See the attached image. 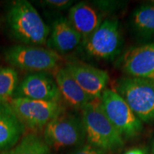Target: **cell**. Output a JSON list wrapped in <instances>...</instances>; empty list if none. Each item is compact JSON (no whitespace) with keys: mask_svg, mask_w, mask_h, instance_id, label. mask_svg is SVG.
Here are the masks:
<instances>
[{"mask_svg":"<svg viewBox=\"0 0 154 154\" xmlns=\"http://www.w3.org/2000/svg\"><path fill=\"white\" fill-rule=\"evenodd\" d=\"M0 154H53L43 137L34 133L25 135L11 149Z\"/></svg>","mask_w":154,"mask_h":154,"instance_id":"obj_17","label":"cell"},{"mask_svg":"<svg viewBox=\"0 0 154 154\" xmlns=\"http://www.w3.org/2000/svg\"><path fill=\"white\" fill-rule=\"evenodd\" d=\"M11 106L26 129L32 133L44 130L51 120L65 111L60 102L12 98Z\"/></svg>","mask_w":154,"mask_h":154,"instance_id":"obj_6","label":"cell"},{"mask_svg":"<svg viewBox=\"0 0 154 154\" xmlns=\"http://www.w3.org/2000/svg\"><path fill=\"white\" fill-rule=\"evenodd\" d=\"M43 138L56 151L82 145L86 135L82 116L63 111L44 128Z\"/></svg>","mask_w":154,"mask_h":154,"instance_id":"obj_5","label":"cell"},{"mask_svg":"<svg viewBox=\"0 0 154 154\" xmlns=\"http://www.w3.org/2000/svg\"><path fill=\"white\" fill-rule=\"evenodd\" d=\"M151 154H154V138H153V139L152 140V142H151Z\"/></svg>","mask_w":154,"mask_h":154,"instance_id":"obj_22","label":"cell"},{"mask_svg":"<svg viewBox=\"0 0 154 154\" xmlns=\"http://www.w3.org/2000/svg\"><path fill=\"white\" fill-rule=\"evenodd\" d=\"M124 154H147L146 152L143 150L140 149H134L128 150V151H126Z\"/></svg>","mask_w":154,"mask_h":154,"instance_id":"obj_21","label":"cell"},{"mask_svg":"<svg viewBox=\"0 0 154 154\" xmlns=\"http://www.w3.org/2000/svg\"><path fill=\"white\" fill-rule=\"evenodd\" d=\"M116 91L141 122L154 121V81L134 76L117 81Z\"/></svg>","mask_w":154,"mask_h":154,"instance_id":"obj_4","label":"cell"},{"mask_svg":"<svg viewBox=\"0 0 154 154\" xmlns=\"http://www.w3.org/2000/svg\"><path fill=\"white\" fill-rule=\"evenodd\" d=\"M7 26L15 39L24 45H47L50 29L29 2L11 3L7 13Z\"/></svg>","mask_w":154,"mask_h":154,"instance_id":"obj_1","label":"cell"},{"mask_svg":"<svg viewBox=\"0 0 154 154\" xmlns=\"http://www.w3.org/2000/svg\"><path fill=\"white\" fill-rule=\"evenodd\" d=\"M13 98L60 102L61 96L54 78L49 73H30L19 82Z\"/></svg>","mask_w":154,"mask_h":154,"instance_id":"obj_9","label":"cell"},{"mask_svg":"<svg viewBox=\"0 0 154 154\" xmlns=\"http://www.w3.org/2000/svg\"><path fill=\"white\" fill-rule=\"evenodd\" d=\"M82 38L64 17L56 19L50 29L47 46L59 54H66L76 49Z\"/></svg>","mask_w":154,"mask_h":154,"instance_id":"obj_12","label":"cell"},{"mask_svg":"<svg viewBox=\"0 0 154 154\" xmlns=\"http://www.w3.org/2000/svg\"><path fill=\"white\" fill-rule=\"evenodd\" d=\"M100 104L107 118L122 136L135 137L142 131V122L116 91L105 89L100 97Z\"/></svg>","mask_w":154,"mask_h":154,"instance_id":"obj_8","label":"cell"},{"mask_svg":"<svg viewBox=\"0 0 154 154\" xmlns=\"http://www.w3.org/2000/svg\"><path fill=\"white\" fill-rule=\"evenodd\" d=\"M119 66L129 76L154 81V41L127 50Z\"/></svg>","mask_w":154,"mask_h":154,"instance_id":"obj_11","label":"cell"},{"mask_svg":"<svg viewBox=\"0 0 154 154\" xmlns=\"http://www.w3.org/2000/svg\"><path fill=\"white\" fill-rule=\"evenodd\" d=\"M25 131L9 101H0V153L16 146Z\"/></svg>","mask_w":154,"mask_h":154,"instance_id":"obj_13","label":"cell"},{"mask_svg":"<svg viewBox=\"0 0 154 154\" xmlns=\"http://www.w3.org/2000/svg\"><path fill=\"white\" fill-rule=\"evenodd\" d=\"M88 143L103 151H116L124 146L123 136L102 110L100 99H94L82 110Z\"/></svg>","mask_w":154,"mask_h":154,"instance_id":"obj_2","label":"cell"},{"mask_svg":"<svg viewBox=\"0 0 154 154\" xmlns=\"http://www.w3.org/2000/svg\"><path fill=\"white\" fill-rule=\"evenodd\" d=\"M43 7L52 10H65L71 8L74 4V1L70 0H42L38 2Z\"/></svg>","mask_w":154,"mask_h":154,"instance_id":"obj_19","label":"cell"},{"mask_svg":"<svg viewBox=\"0 0 154 154\" xmlns=\"http://www.w3.org/2000/svg\"><path fill=\"white\" fill-rule=\"evenodd\" d=\"M69 22L82 38V43L97 29L103 22L97 9L86 2H79L69 9Z\"/></svg>","mask_w":154,"mask_h":154,"instance_id":"obj_14","label":"cell"},{"mask_svg":"<svg viewBox=\"0 0 154 154\" xmlns=\"http://www.w3.org/2000/svg\"><path fill=\"white\" fill-rule=\"evenodd\" d=\"M54 78L61 99L64 100L69 106L82 111L93 100L80 87L63 66L59 67L55 71Z\"/></svg>","mask_w":154,"mask_h":154,"instance_id":"obj_15","label":"cell"},{"mask_svg":"<svg viewBox=\"0 0 154 154\" xmlns=\"http://www.w3.org/2000/svg\"><path fill=\"white\" fill-rule=\"evenodd\" d=\"M133 30L140 38H154V2L138 7L132 14Z\"/></svg>","mask_w":154,"mask_h":154,"instance_id":"obj_16","label":"cell"},{"mask_svg":"<svg viewBox=\"0 0 154 154\" xmlns=\"http://www.w3.org/2000/svg\"><path fill=\"white\" fill-rule=\"evenodd\" d=\"M70 154H105V153L102 150L88 144V145L80 146Z\"/></svg>","mask_w":154,"mask_h":154,"instance_id":"obj_20","label":"cell"},{"mask_svg":"<svg viewBox=\"0 0 154 154\" xmlns=\"http://www.w3.org/2000/svg\"><path fill=\"white\" fill-rule=\"evenodd\" d=\"M19 84L17 72L12 67L0 68V101H9Z\"/></svg>","mask_w":154,"mask_h":154,"instance_id":"obj_18","label":"cell"},{"mask_svg":"<svg viewBox=\"0 0 154 154\" xmlns=\"http://www.w3.org/2000/svg\"><path fill=\"white\" fill-rule=\"evenodd\" d=\"M3 56L6 62L12 68L31 73L56 71L62 61L60 54L49 48L24 44L7 48Z\"/></svg>","mask_w":154,"mask_h":154,"instance_id":"obj_3","label":"cell"},{"mask_svg":"<svg viewBox=\"0 0 154 154\" xmlns=\"http://www.w3.org/2000/svg\"><path fill=\"white\" fill-rule=\"evenodd\" d=\"M83 44L88 57L101 60L113 59L120 53L122 46L119 21L114 18L103 20Z\"/></svg>","mask_w":154,"mask_h":154,"instance_id":"obj_7","label":"cell"},{"mask_svg":"<svg viewBox=\"0 0 154 154\" xmlns=\"http://www.w3.org/2000/svg\"><path fill=\"white\" fill-rule=\"evenodd\" d=\"M63 67L93 100L100 99L106 89L109 76L106 71L77 61H68Z\"/></svg>","mask_w":154,"mask_h":154,"instance_id":"obj_10","label":"cell"}]
</instances>
